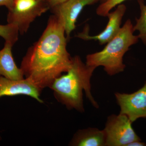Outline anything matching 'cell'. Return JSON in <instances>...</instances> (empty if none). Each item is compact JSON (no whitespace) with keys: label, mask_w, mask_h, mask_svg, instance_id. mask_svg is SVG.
Returning a JSON list of instances; mask_svg holds the SVG:
<instances>
[{"label":"cell","mask_w":146,"mask_h":146,"mask_svg":"<svg viewBox=\"0 0 146 146\" xmlns=\"http://www.w3.org/2000/svg\"><path fill=\"white\" fill-rule=\"evenodd\" d=\"M98 1H100V0H98ZM102 1H104V2L105 1H106V0H102Z\"/></svg>","instance_id":"cell-18"},{"label":"cell","mask_w":146,"mask_h":146,"mask_svg":"<svg viewBox=\"0 0 146 146\" xmlns=\"http://www.w3.org/2000/svg\"><path fill=\"white\" fill-rule=\"evenodd\" d=\"M141 9V16L136 19V23L133 27L134 31H138L139 39H141L146 44V5L144 0H138Z\"/></svg>","instance_id":"cell-12"},{"label":"cell","mask_w":146,"mask_h":146,"mask_svg":"<svg viewBox=\"0 0 146 146\" xmlns=\"http://www.w3.org/2000/svg\"><path fill=\"white\" fill-rule=\"evenodd\" d=\"M146 146V144L142 143L140 141H137L132 142L127 145V146Z\"/></svg>","instance_id":"cell-17"},{"label":"cell","mask_w":146,"mask_h":146,"mask_svg":"<svg viewBox=\"0 0 146 146\" xmlns=\"http://www.w3.org/2000/svg\"><path fill=\"white\" fill-rule=\"evenodd\" d=\"M106 136L104 130L89 128L78 131L75 134L70 145L77 146H106Z\"/></svg>","instance_id":"cell-11"},{"label":"cell","mask_w":146,"mask_h":146,"mask_svg":"<svg viewBox=\"0 0 146 146\" xmlns=\"http://www.w3.org/2000/svg\"><path fill=\"white\" fill-rule=\"evenodd\" d=\"M19 31L15 25L8 24L0 25V36L13 45L18 41Z\"/></svg>","instance_id":"cell-13"},{"label":"cell","mask_w":146,"mask_h":146,"mask_svg":"<svg viewBox=\"0 0 146 146\" xmlns=\"http://www.w3.org/2000/svg\"></svg>","instance_id":"cell-19"},{"label":"cell","mask_w":146,"mask_h":146,"mask_svg":"<svg viewBox=\"0 0 146 146\" xmlns=\"http://www.w3.org/2000/svg\"><path fill=\"white\" fill-rule=\"evenodd\" d=\"M42 91L28 79L12 80L0 76V98L4 96L26 95L42 103L43 101L40 98Z\"/></svg>","instance_id":"cell-9"},{"label":"cell","mask_w":146,"mask_h":146,"mask_svg":"<svg viewBox=\"0 0 146 146\" xmlns=\"http://www.w3.org/2000/svg\"><path fill=\"white\" fill-rule=\"evenodd\" d=\"M120 114L126 115L131 123L140 118H146V82L143 86L131 94L116 93Z\"/></svg>","instance_id":"cell-7"},{"label":"cell","mask_w":146,"mask_h":146,"mask_svg":"<svg viewBox=\"0 0 146 146\" xmlns=\"http://www.w3.org/2000/svg\"><path fill=\"white\" fill-rule=\"evenodd\" d=\"M65 30L54 15L39 40L29 48L21 63L24 76L42 90L70 68Z\"/></svg>","instance_id":"cell-1"},{"label":"cell","mask_w":146,"mask_h":146,"mask_svg":"<svg viewBox=\"0 0 146 146\" xmlns=\"http://www.w3.org/2000/svg\"><path fill=\"white\" fill-rule=\"evenodd\" d=\"M14 0H0V6H5L9 9L12 5Z\"/></svg>","instance_id":"cell-16"},{"label":"cell","mask_w":146,"mask_h":146,"mask_svg":"<svg viewBox=\"0 0 146 146\" xmlns=\"http://www.w3.org/2000/svg\"><path fill=\"white\" fill-rule=\"evenodd\" d=\"M95 70L84 63L79 56L72 57V65L69 70L56 79L50 86L58 101L68 109L83 112L82 91L84 90L86 97L93 106L98 107L91 91L90 80Z\"/></svg>","instance_id":"cell-2"},{"label":"cell","mask_w":146,"mask_h":146,"mask_svg":"<svg viewBox=\"0 0 146 146\" xmlns=\"http://www.w3.org/2000/svg\"><path fill=\"white\" fill-rule=\"evenodd\" d=\"M13 45L5 42L4 46L0 50V76L12 80H23V71L16 65L12 52Z\"/></svg>","instance_id":"cell-10"},{"label":"cell","mask_w":146,"mask_h":146,"mask_svg":"<svg viewBox=\"0 0 146 146\" xmlns=\"http://www.w3.org/2000/svg\"><path fill=\"white\" fill-rule=\"evenodd\" d=\"M98 0H67L54 7V15L63 25L67 39L76 28V23L83 9L91 5Z\"/></svg>","instance_id":"cell-6"},{"label":"cell","mask_w":146,"mask_h":146,"mask_svg":"<svg viewBox=\"0 0 146 146\" xmlns=\"http://www.w3.org/2000/svg\"><path fill=\"white\" fill-rule=\"evenodd\" d=\"M131 121L125 115H112L108 119L104 131L108 146H127L141 141L131 126Z\"/></svg>","instance_id":"cell-5"},{"label":"cell","mask_w":146,"mask_h":146,"mask_svg":"<svg viewBox=\"0 0 146 146\" xmlns=\"http://www.w3.org/2000/svg\"><path fill=\"white\" fill-rule=\"evenodd\" d=\"M50 8L46 0H14L8 9L7 23L15 25L21 35L31 24Z\"/></svg>","instance_id":"cell-4"},{"label":"cell","mask_w":146,"mask_h":146,"mask_svg":"<svg viewBox=\"0 0 146 146\" xmlns=\"http://www.w3.org/2000/svg\"><path fill=\"white\" fill-rule=\"evenodd\" d=\"M50 8H52L60 4L67 0H46Z\"/></svg>","instance_id":"cell-15"},{"label":"cell","mask_w":146,"mask_h":146,"mask_svg":"<svg viewBox=\"0 0 146 146\" xmlns=\"http://www.w3.org/2000/svg\"><path fill=\"white\" fill-rule=\"evenodd\" d=\"M126 10V7L123 4L117 6L114 11L110 12L107 16L108 22L103 31L96 35L90 36L89 27H86L83 32L79 33L77 36L85 40H95L101 44H106L113 39L121 29L122 20Z\"/></svg>","instance_id":"cell-8"},{"label":"cell","mask_w":146,"mask_h":146,"mask_svg":"<svg viewBox=\"0 0 146 146\" xmlns=\"http://www.w3.org/2000/svg\"><path fill=\"white\" fill-rule=\"evenodd\" d=\"M133 27L130 20L126 21L117 34L108 42L103 49L86 56V65L95 69L102 66L110 76L123 72L125 68L123 63L124 55L139 39L138 35H133Z\"/></svg>","instance_id":"cell-3"},{"label":"cell","mask_w":146,"mask_h":146,"mask_svg":"<svg viewBox=\"0 0 146 146\" xmlns=\"http://www.w3.org/2000/svg\"><path fill=\"white\" fill-rule=\"evenodd\" d=\"M126 0H106L100 5L97 8V14L102 16H106L112 9L122 3Z\"/></svg>","instance_id":"cell-14"}]
</instances>
